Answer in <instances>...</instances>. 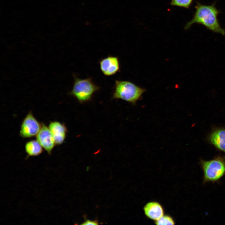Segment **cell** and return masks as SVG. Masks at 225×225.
<instances>
[{"label":"cell","instance_id":"cell-14","mask_svg":"<svg viewBox=\"0 0 225 225\" xmlns=\"http://www.w3.org/2000/svg\"><path fill=\"white\" fill-rule=\"evenodd\" d=\"M81 224L84 225H96L98 224V223L97 221H91L88 219H87Z\"/></svg>","mask_w":225,"mask_h":225},{"label":"cell","instance_id":"cell-6","mask_svg":"<svg viewBox=\"0 0 225 225\" xmlns=\"http://www.w3.org/2000/svg\"><path fill=\"white\" fill-rule=\"evenodd\" d=\"M41 128L36 136V139L39 142L49 155L56 145L53 137L48 126L43 122H41Z\"/></svg>","mask_w":225,"mask_h":225},{"label":"cell","instance_id":"cell-9","mask_svg":"<svg viewBox=\"0 0 225 225\" xmlns=\"http://www.w3.org/2000/svg\"><path fill=\"white\" fill-rule=\"evenodd\" d=\"M208 140L218 150L225 153V128L213 130L208 136Z\"/></svg>","mask_w":225,"mask_h":225},{"label":"cell","instance_id":"cell-2","mask_svg":"<svg viewBox=\"0 0 225 225\" xmlns=\"http://www.w3.org/2000/svg\"><path fill=\"white\" fill-rule=\"evenodd\" d=\"M145 91L130 81L116 80L112 98L122 99L135 105Z\"/></svg>","mask_w":225,"mask_h":225},{"label":"cell","instance_id":"cell-10","mask_svg":"<svg viewBox=\"0 0 225 225\" xmlns=\"http://www.w3.org/2000/svg\"><path fill=\"white\" fill-rule=\"evenodd\" d=\"M143 210L145 215L148 218L155 221L164 215V211L162 206L157 202L148 203L144 207Z\"/></svg>","mask_w":225,"mask_h":225},{"label":"cell","instance_id":"cell-12","mask_svg":"<svg viewBox=\"0 0 225 225\" xmlns=\"http://www.w3.org/2000/svg\"><path fill=\"white\" fill-rule=\"evenodd\" d=\"M193 0H171L170 5L185 8H189Z\"/></svg>","mask_w":225,"mask_h":225},{"label":"cell","instance_id":"cell-13","mask_svg":"<svg viewBox=\"0 0 225 225\" xmlns=\"http://www.w3.org/2000/svg\"><path fill=\"white\" fill-rule=\"evenodd\" d=\"M155 224L157 225H174V221L173 219L169 216L164 215L158 220L155 221Z\"/></svg>","mask_w":225,"mask_h":225},{"label":"cell","instance_id":"cell-3","mask_svg":"<svg viewBox=\"0 0 225 225\" xmlns=\"http://www.w3.org/2000/svg\"><path fill=\"white\" fill-rule=\"evenodd\" d=\"M200 163L203 183L217 182L225 175V158L219 155L209 160H201Z\"/></svg>","mask_w":225,"mask_h":225},{"label":"cell","instance_id":"cell-4","mask_svg":"<svg viewBox=\"0 0 225 225\" xmlns=\"http://www.w3.org/2000/svg\"><path fill=\"white\" fill-rule=\"evenodd\" d=\"M73 76V87L68 94L75 98L81 104L90 101L100 87L94 83L91 78L81 79L74 74Z\"/></svg>","mask_w":225,"mask_h":225},{"label":"cell","instance_id":"cell-7","mask_svg":"<svg viewBox=\"0 0 225 225\" xmlns=\"http://www.w3.org/2000/svg\"><path fill=\"white\" fill-rule=\"evenodd\" d=\"M100 68L105 76H109L120 72V65L118 57L109 55L99 61Z\"/></svg>","mask_w":225,"mask_h":225},{"label":"cell","instance_id":"cell-11","mask_svg":"<svg viewBox=\"0 0 225 225\" xmlns=\"http://www.w3.org/2000/svg\"><path fill=\"white\" fill-rule=\"evenodd\" d=\"M25 150L27 154L26 159L30 157L39 155L43 152L44 149L36 139L30 140L26 142Z\"/></svg>","mask_w":225,"mask_h":225},{"label":"cell","instance_id":"cell-5","mask_svg":"<svg viewBox=\"0 0 225 225\" xmlns=\"http://www.w3.org/2000/svg\"><path fill=\"white\" fill-rule=\"evenodd\" d=\"M40 123L31 111H30L23 119L19 130L20 136L23 138L36 136L41 127Z\"/></svg>","mask_w":225,"mask_h":225},{"label":"cell","instance_id":"cell-8","mask_svg":"<svg viewBox=\"0 0 225 225\" xmlns=\"http://www.w3.org/2000/svg\"><path fill=\"white\" fill-rule=\"evenodd\" d=\"M48 127L54 139L56 145L62 144L64 142L68 129L64 123L57 121H50Z\"/></svg>","mask_w":225,"mask_h":225},{"label":"cell","instance_id":"cell-1","mask_svg":"<svg viewBox=\"0 0 225 225\" xmlns=\"http://www.w3.org/2000/svg\"><path fill=\"white\" fill-rule=\"evenodd\" d=\"M196 10L191 20L188 22L184 27L187 30L195 23L202 24L212 32L225 35V30L219 23L218 17L220 11L216 8L214 3L208 5L197 2Z\"/></svg>","mask_w":225,"mask_h":225}]
</instances>
